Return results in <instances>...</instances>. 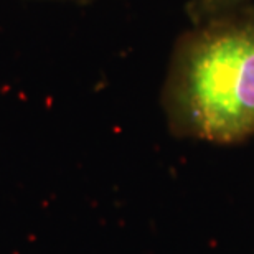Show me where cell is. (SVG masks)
I'll return each instance as SVG.
<instances>
[{
    "instance_id": "1",
    "label": "cell",
    "mask_w": 254,
    "mask_h": 254,
    "mask_svg": "<svg viewBox=\"0 0 254 254\" xmlns=\"http://www.w3.org/2000/svg\"><path fill=\"white\" fill-rule=\"evenodd\" d=\"M165 108L174 129L196 140L225 145L254 134V17L195 25L175 50Z\"/></svg>"
},
{
    "instance_id": "2",
    "label": "cell",
    "mask_w": 254,
    "mask_h": 254,
    "mask_svg": "<svg viewBox=\"0 0 254 254\" xmlns=\"http://www.w3.org/2000/svg\"><path fill=\"white\" fill-rule=\"evenodd\" d=\"M251 3L254 0H190L187 12L193 25H200L236 13Z\"/></svg>"
},
{
    "instance_id": "3",
    "label": "cell",
    "mask_w": 254,
    "mask_h": 254,
    "mask_svg": "<svg viewBox=\"0 0 254 254\" xmlns=\"http://www.w3.org/2000/svg\"><path fill=\"white\" fill-rule=\"evenodd\" d=\"M236 13H246V15H250V17H254V3L248 5V7H245L243 10H240V12H236Z\"/></svg>"
}]
</instances>
